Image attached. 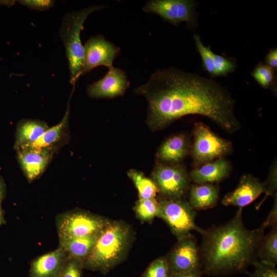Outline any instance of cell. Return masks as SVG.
I'll return each instance as SVG.
<instances>
[{
    "instance_id": "6da1fadb",
    "label": "cell",
    "mask_w": 277,
    "mask_h": 277,
    "mask_svg": "<svg viewBox=\"0 0 277 277\" xmlns=\"http://www.w3.org/2000/svg\"><path fill=\"white\" fill-rule=\"evenodd\" d=\"M148 103L146 123L152 131L162 130L188 115L207 117L223 130L240 128L234 112L235 101L227 89L212 79L171 67L155 71L134 90Z\"/></svg>"
},
{
    "instance_id": "7a4b0ae2",
    "label": "cell",
    "mask_w": 277,
    "mask_h": 277,
    "mask_svg": "<svg viewBox=\"0 0 277 277\" xmlns=\"http://www.w3.org/2000/svg\"><path fill=\"white\" fill-rule=\"evenodd\" d=\"M243 208L225 224L202 229L199 247L203 273L222 275L242 273L257 260L256 253L264 235L261 225L254 229L247 228L243 222Z\"/></svg>"
},
{
    "instance_id": "3957f363",
    "label": "cell",
    "mask_w": 277,
    "mask_h": 277,
    "mask_svg": "<svg viewBox=\"0 0 277 277\" xmlns=\"http://www.w3.org/2000/svg\"><path fill=\"white\" fill-rule=\"evenodd\" d=\"M128 228L117 222H109L100 232L83 267L106 273L123 258L130 239Z\"/></svg>"
},
{
    "instance_id": "277c9868",
    "label": "cell",
    "mask_w": 277,
    "mask_h": 277,
    "mask_svg": "<svg viewBox=\"0 0 277 277\" xmlns=\"http://www.w3.org/2000/svg\"><path fill=\"white\" fill-rule=\"evenodd\" d=\"M106 6H91L82 10L68 13L64 16L60 35L65 48L70 71V82L73 86L81 76L84 64V46L81 33L84 23L92 12L104 9Z\"/></svg>"
},
{
    "instance_id": "5b68a950",
    "label": "cell",
    "mask_w": 277,
    "mask_h": 277,
    "mask_svg": "<svg viewBox=\"0 0 277 277\" xmlns=\"http://www.w3.org/2000/svg\"><path fill=\"white\" fill-rule=\"evenodd\" d=\"M158 202L159 211L157 216L166 222L177 239L190 233L191 231L200 233L202 230L195 223V211L186 201L164 197Z\"/></svg>"
},
{
    "instance_id": "8992f818",
    "label": "cell",
    "mask_w": 277,
    "mask_h": 277,
    "mask_svg": "<svg viewBox=\"0 0 277 277\" xmlns=\"http://www.w3.org/2000/svg\"><path fill=\"white\" fill-rule=\"evenodd\" d=\"M231 150L230 142L219 136L203 123H195L192 155L196 165H203L221 158Z\"/></svg>"
},
{
    "instance_id": "52a82bcc",
    "label": "cell",
    "mask_w": 277,
    "mask_h": 277,
    "mask_svg": "<svg viewBox=\"0 0 277 277\" xmlns=\"http://www.w3.org/2000/svg\"><path fill=\"white\" fill-rule=\"evenodd\" d=\"M108 222L89 213L75 212L62 214L56 224L59 239L68 240L98 234Z\"/></svg>"
},
{
    "instance_id": "ba28073f",
    "label": "cell",
    "mask_w": 277,
    "mask_h": 277,
    "mask_svg": "<svg viewBox=\"0 0 277 277\" xmlns=\"http://www.w3.org/2000/svg\"><path fill=\"white\" fill-rule=\"evenodd\" d=\"M185 168L180 165L157 163L152 180L164 197L182 199L189 188L190 180Z\"/></svg>"
},
{
    "instance_id": "9c48e42d",
    "label": "cell",
    "mask_w": 277,
    "mask_h": 277,
    "mask_svg": "<svg viewBox=\"0 0 277 277\" xmlns=\"http://www.w3.org/2000/svg\"><path fill=\"white\" fill-rule=\"evenodd\" d=\"M195 7L193 0H151L147 2L143 10L156 14L173 25L186 22L193 27L196 24Z\"/></svg>"
},
{
    "instance_id": "30bf717a",
    "label": "cell",
    "mask_w": 277,
    "mask_h": 277,
    "mask_svg": "<svg viewBox=\"0 0 277 277\" xmlns=\"http://www.w3.org/2000/svg\"><path fill=\"white\" fill-rule=\"evenodd\" d=\"M169 274L202 270L199 247L191 233L178 239V242L165 258Z\"/></svg>"
},
{
    "instance_id": "8fae6325",
    "label": "cell",
    "mask_w": 277,
    "mask_h": 277,
    "mask_svg": "<svg viewBox=\"0 0 277 277\" xmlns=\"http://www.w3.org/2000/svg\"><path fill=\"white\" fill-rule=\"evenodd\" d=\"M84 64L81 76L100 66L113 67L114 59L121 52L119 47L102 35L92 36L84 46Z\"/></svg>"
},
{
    "instance_id": "7c38bea8",
    "label": "cell",
    "mask_w": 277,
    "mask_h": 277,
    "mask_svg": "<svg viewBox=\"0 0 277 277\" xmlns=\"http://www.w3.org/2000/svg\"><path fill=\"white\" fill-rule=\"evenodd\" d=\"M129 85L125 71L113 66L103 78L88 86L87 93L94 98H114L123 95Z\"/></svg>"
},
{
    "instance_id": "4fadbf2b",
    "label": "cell",
    "mask_w": 277,
    "mask_h": 277,
    "mask_svg": "<svg viewBox=\"0 0 277 277\" xmlns=\"http://www.w3.org/2000/svg\"><path fill=\"white\" fill-rule=\"evenodd\" d=\"M265 192L264 183H261L251 175H244L241 176L235 189L225 195L222 204L224 206H235L243 208Z\"/></svg>"
},
{
    "instance_id": "5bb4252c",
    "label": "cell",
    "mask_w": 277,
    "mask_h": 277,
    "mask_svg": "<svg viewBox=\"0 0 277 277\" xmlns=\"http://www.w3.org/2000/svg\"><path fill=\"white\" fill-rule=\"evenodd\" d=\"M16 151L19 164L29 182L42 174L54 154L49 151L30 148Z\"/></svg>"
},
{
    "instance_id": "9a60e30c",
    "label": "cell",
    "mask_w": 277,
    "mask_h": 277,
    "mask_svg": "<svg viewBox=\"0 0 277 277\" xmlns=\"http://www.w3.org/2000/svg\"><path fill=\"white\" fill-rule=\"evenodd\" d=\"M68 260L60 247L43 254L31 263L29 277H59Z\"/></svg>"
},
{
    "instance_id": "2e32d148",
    "label": "cell",
    "mask_w": 277,
    "mask_h": 277,
    "mask_svg": "<svg viewBox=\"0 0 277 277\" xmlns=\"http://www.w3.org/2000/svg\"><path fill=\"white\" fill-rule=\"evenodd\" d=\"M69 113V102L64 116L61 122L50 128L49 127L36 141L25 148L45 150L54 153L61 143L63 142L67 134Z\"/></svg>"
},
{
    "instance_id": "e0dca14e",
    "label": "cell",
    "mask_w": 277,
    "mask_h": 277,
    "mask_svg": "<svg viewBox=\"0 0 277 277\" xmlns=\"http://www.w3.org/2000/svg\"><path fill=\"white\" fill-rule=\"evenodd\" d=\"M230 171L229 162L224 158L221 157L193 169L190 173L189 178L196 184H213L226 179Z\"/></svg>"
},
{
    "instance_id": "ac0fdd59",
    "label": "cell",
    "mask_w": 277,
    "mask_h": 277,
    "mask_svg": "<svg viewBox=\"0 0 277 277\" xmlns=\"http://www.w3.org/2000/svg\"><path fill=\"white\" fill-rule=\"evenodd\" d=\"M219 197L217 186L211 183L195 184L190 188L188 203L194 210L207 209L217 204Z\"/></svg>"
},
{
    "instance_id": "d6986e66",
    "label": "cell",
    "mask_w": 277,
    "mask_h": 277,
    "mask_svg": "<svg viewBox=\"0 0 277 277\" xmlns=\"http://www.w3.org/2000/svg\"><path fill=\"white\" fill-rule=\"evenodd\" d=\"M49 128L44 121L24 120L16 128L14 147L16 150L28 147L36 141Z\"/></svg>"
},
{
    "instance_id": "ffe728a7",
    "label": "cell",
    "mask_w": 277,
    "mask_h": 277,
    "mask_svg": "<svg viewBox=\"0 0 277 277\" xmlns=\"http://www.w3.org/2000/svg\"><path fill=\"white\" fill-rule=\"evenodd\" d=\"M188 146L184 134L175 135L166 140L160 147L157 157L161 161L179 162L188 154Z\"/></svg>"
},
{
    "instance_id": "44dd1931",
    "label": "cell",
    "mask_w": 277,
    "mask_h": 277,
    "mask_svg": "<svg viewBox=\"0 0 277 277\" xmlns=\"http://www.w3.org/2000/svg\"><path fill=\"white\" fill-rule=\"evenodd\" d=\"M100 233L87 237L60 240V247L65 251L69 259L83 262L90 253Z\"/></svg>"
},
{
    "instance_id": "7402d4cb",
    "label": "cell",
    "mask_w": 277,
    "mask_h": 277,
    "mask_svg": "<svg viewBox=\"0 0 277 277\" xmlns=\"http://www.w3.org/2000/svg\"><path fill=\"white\" fill-rule=\"evenodd\" d=\"M259 261L275 266L277 264V226L263 236L256 253Z\"/></svg>"
},
{
    "instance_id": "603a6c76",
    "label": "cell",
    "mask_w": 277,
    "mask_h": 277,
    "mask_svg": "<svg viewBox=\"0 0 277 277\" xmlns=\"http://www.w3.org/2000/svg\"><path fill=\"white\" fill-rule=\"evenodd\" d=\"M127 175L137 190L139 199H154L159 192L154 181L140 171L132 169L128 171Z\"/></svg>"
},
{
    "instance_id": "cb8c5ba5",
    "label": "cell",
    "mask_w": 277,
    "mask_h": 277,
    "mask_svg": "<svg viewBox=\"0 0 277 277\" xmlns=\"http://www.w3.org/2000/svg\"><path fill=\"white\" fill-rule=\"evenodd\" d=\"M135 211L138 217L143 221H149L157 216L159 211V202L155 199H139Z\"/></svg>"
},
{
    "instance_id": "d4e9b609",
    "label": "cell",
    "mask_w": 277,
    "mask_h": 277,
    "mask_svg": "<svg viewBox=\"0 0 277 277\" xmlns=\"http://www.w3.org/2000/svg\"><path fill=\"white\" fill-rule=\"evenodd\" d=\"M274 70L267 65L260 63L251 72V75L262 88H268L273 83Z\"/></svg>"
},
{
    "instance_id": "484cf974",
    "label": "cell",
    "mask_w": 277,
    "mask_h": 277,
    "mask_svg": "<svg viewBox=\"0 0 277 277\" xmlns=\"http://www.w3.org/2000/svg\"><path fill=\"white\" fill-rule=\"evenodd\" d=\"M193 39L196 48L201 57L205 70L212 76H215L213 62L214 52L208 47L204 45L198 34H194Z\"/></svg>"
},
{
    "instance_id": "4316f807",
    "label": "cell",
    "mask_w": 277,
    "mask_h": 277,
    "mask_svg": "<svg viewBox=\"0 0 277 277\" xmlns=\"http://www.w3.org/2000/svg\"><path fill=\"white\" fill-rule=\"evenodd\" d=\"M213 62L215 68V76H225L235 71V63L223 56L213 53Z\"/></svg>"
},
{
    "instance_id": "83f0119b",
    "label": "cell",
    "mask_w": 277,
    "mask_h": 277,
    "mask_svg": "<svg viewBox=\"0 0 277 277\" xmlns=\"http://www.w3.org/2000/svg\"><path fill=\"white\" fill-rule=\"evenodd\" d=\"M169 270L165 258H160L152 262L143 277H168Z\"/></svg>"
},
{
    "instance_id": "f1b7e54d",
    "label": "cell",
    "mask_w": 277,
    "mask_h": 277,
    "mask_svg": "<svg viewBox=\"0 0 277 277\" xmlns=\"http://www.w3.org/2000/svg\"><path fill=\"white\" fill-rule=\"evenodd\" d=\"M254 270L250 277H277L275 266L256 260L253 264Z\"/></svg>"
},
{
    "instance_id": "f546056e",
    "label": "cell",
    "mask_w": 277,
    "mask_h": 277,
    "mask_svg": "<svg viewBox=\"0 0 277 277\" xmlns=\"http://www.w3.org/2000/svg\"><path fill=\"white\" fill-rule=\"evenodd\" d=\"M83 262L74 259H69L59 277H82Z\"/></svg>"
},
{
    "instance_id": "4dcf8cb0",
    "label": "cell",
    "mask_w": 277,
    "mask_h": 277,
    "mask_svg": "<svg viewBox=\"0 0 277 277\" xmlns=\"http://www.w3.org/2000/svg\"><path fill=\"white\" fill-rule=\"evenodd\" d=\"M265 186V195L262 201L257 205L256 208L258 209L269 195H274L276 190V163L273 164L269 172L267 180L264 183Z\"/></svg>"
},
{
    "instance_id": "1f68e13d",
    "label": "cell",
    "mask_w": 277,
    "mask_h": 277,
    "mask_svg": "<svg viewBox=\"0 0 277 277\" xmlns=\"http://www.w3.org/2000/svg\"><path fill=\"white\" fill-rule=\"evenodd\" d=\"M19 3L22 6L32 10L46 11L52 8L55 3L52 0H20Z\"/></svg>"
},
{
    "instance_id": "d6a6232c",
    "label": "cell",
    "mask_w": 277,
    "mask_h": 277,
    "mask_svg": "<svg viewBox=\"0 0 277 277\" xmlns=\"http://www.w3.org/2000/svg\"><path fill=\"white\" fill-rule=\"evenodd\" d=\"M262 225L266 229L269 227H273L277 226V196L276 193L274 194V203L273 207L267 217Z\"/></svg>"
},
{
    "instance_id": "836d02e7",
    "label": "cell",
    "mask_w": 277,
    "mask_h": 277,
    "mask_svg": "<svg viewBox=\"0 0 277 277\" xmlns=\"http://www.w3.org/2000/svg\"><path fill=\"white\" fill-rule=\"evenodd\" d=\"M266 65L275 70L277 67V48L271 49L265 57Z\"/></svg>"
},
{
    "instance_id": "e575fe53",
    "label": "cell",
    "mask_w": 277,
    "mask_h": 277,
    "mask_svg": "<svg viewBox=\"0 0 277 277\" xmlns=\"http://www.w3.org/2000/svg\"><path fill=\"white\" fill-rule=\"evenodd\" d=\"M202 270L197 269L187 272L171 274L168 277H202Z\"/></svg>"
},
{
    "instance_id": "d590c367",
    "label": "cell",
    "mask_w": 277,
    "mask_h": 277,
    "mask_svg": "<svg viewBox=\"0 0 277 277\" xmlns=\"http://www.w3.org/2000/svg\"><path fill=\"white\" fill-rule=\"evenodd\" d=\"M5 194V186L2 181L0 179V204Z\"/></svg>"
},
{
    "instance_id": "8d00e7d4",
    "label": "cell",
    "mask_w": 277,
    "mask_h": 277,
    "mask_svg": "<svg viewBox=\"0 0 277 277\" xmlns=\"http://www.w3.org/2000/svg\"><path fill=\"white\" fill-rule=\"evenodd\" d=\"M4 223L5 220L4 218L3 212L0 204V226L3 224Z\"/></svg>"
}]
</instances>
